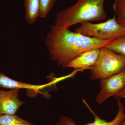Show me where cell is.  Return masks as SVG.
<instances>
[{
	"label": "cell",
	"instance_id": "5",
	"mask_svg": "<svg viewBox=\"0 0 125 125\" xmlns=\"http://www.w3.org/2000/svg\"><path fill=\"white\" fill-rule=\"evenodd\" d=\"M101 90L96 100L99 104L122 91L125 88V67L117 73L100 80Z\"/></svg>",
	"mask_w": 125,
	"mask_h": 125
},
{
	"label": "cell",
	"instance_id": "7",
	"mask_svg": "<svg viewBox=\"0 0 125 125\" xmlns=\"http://www.w3.org/2000/svg\"><path fill=\"white\" fill-rule=\"evenodd\" d=\"M20 89L0 90V115H14L24 102L19 98Z\"/></svg>",
	"mask_w": 125,
	"mask_h": 125
},
{
	"label": "cell",
	"instance_id": "18",
	"mask_svg": "<svg viewBox=\"0 0 125 125\" xmlns=\"http://www.w3.org/2000/svg\"><path fill=\"white\" fill-rule=\"evenodd\" d=\"M120 125H125V118L124 121H123V122Z\"/></svg>",
	"mask_w": 125,
	"mask_h": 125
},
{
	"label": "cell",
	"instance_id": "6",
	"mask_svg": "<svg viewBox=\"0 0 125 125\" xmlns=\"http://www.w3.org/2000/svg\"><path fill=\"white\" fill-rule=\"evenodd\" d=\"M82 101L94 117V122L87 123L85 125H120L125 119V107L120 100L117 101L118 111L116 115L112 120L109 122L98 116L84 99ZM59 121L64 125H78L72 118L68 117L61 116L59 118Z\"/></svg>",
	"mask_w": 125,
	"mask_h": 125
},
{
	"label": "cell",
	"instance_id": "10",
	"mask_svg": "<svg viewBox=\"0 0 125 125\" xmlns=\"http://www.w3.org/2000/svg\"><path fill=\"white\" fill-rule=\"evenodd\" d=\"M24 6L27 22L33 24L39 18L40 0H24Z\"/></svg>",
	"mask_w": 125,
	"mask_h": 125
},
{
	"label": "cell",
	"instance_id": "13",
	"mask_svg": "<svg viewBox=\"0 0 125 125\" xmlns=\"http://www.w3.org/2000/svg\"><path fill=\"white\" fill-rule=\"evenodd\" d=\"M113 8L117 16L116 20L118 23H125V0H116Z\"/></svg>",
	"mask_w": 125,
	"mask_h": 125
},
{
	"label": "cell",
	"instance_id": "3",
	"mask_svg": "<svg viewBox=\"0 0 125 125\" xmlns=\"http://www.w3.org/2000/svg\"><path fill=\"white\" fill-rule=\"evenodd\" d=\"M125 67V56L104 47L101 48L96 62L90 69V79H103L120 72Z\"/></svg>",
	"mask_w": 125,
	"mask_h": 125
},
{
	"label": "cell",
	"instance_id": "11",
	"mask_svg": "<svg viewBox=\"0 0 125 125\" xmlns=\"http://www.w3.org/2000/svg\"><path fill=\"white\" fill-rule=\"evenodd\" d=\"M0 125H36L17 115L5 114L0 115Z\"/></svg>",
	"mask_w": 125,
	"mask_h": 125
},
{
	"label": "cell",
	"instance_id": "15",
	"mask_svg": "<svg viewBox=\"0 0 125 125\" xmlns=\"http://www.w3.org/2000/svg\"><path fill=\"white\" fill-rule=\"evenodd\" d=\"M114 97L117 101L120 100V99H125V88L122 91H121L116 95H115Z\"/></svg>",
	"mask_w": 125,
	"mask_h": 125
},
{
	"label": "cell",
	"instance_id": "12",
	"mask_svg": "<svg viewBox=\"0 0 125 125\" xmlns=\"http://www.w3.org/2000/svg\"><path fill=\"white\" fill-rule=\"evenodd\" d=\"M106 47L125 56V36L113 39Z\"/></svg>",
	"mask_w": 125,
	"mask_h": 125
},
{
	"label": "cell",
	"instance_id": "17",
	"mask_svg": "<svg viewBox=\"0 0 125 125\" xmlns=\"http://www.w3.org/2000/svg\"><path fill=\"white\" fill-rule=\"evenodd\" d=\"M55 125H64L62 123H61L60 121H58L57 123H56Z\"/></svg>",
	"mask_w": 125,
	"mask_h": 125
},
{
	"label": "cell",
	"instance_id": "8",
	"mask_svg": "<svg viewBox=\"0 0 125 125\" xmlns=\"http://www.w3.org/2000/svg\"><path fill=\"white\" fill-rule=\"evenodd\" d=\"M101 48H92L83 52L72 60L66 68H73L75 70L90 69L96 62Z\"/></svg>",
	"mask_w": 125,
	"mask_h": 125
},
{
	"label": "cell",
	"instance_id": "9",
	"mask_svg": "<svg viewBox=\"0 0 125 125\" xmlns=\"http://www.w3.org/2000/svg\"><path fill=\"white\" fill-rule=\"evenodd\" d=\"M59 79L53 80L52 82L46 84L37 85L15 80L8 77L2 72H0V88L10 89H25L33 90L35 93H37L39 92L41 90L48 87L52 84L60 81L61 79Z\"/></svg>",
	"mask_w": 125,
	"mask_h": 125
},
{
	"label": "cell",
	"instance_id": "2",
	"mask_svg": "<svg viewBox=\"0 0 125 125\" xmlns=\"http://www.w3.org/2000/svg\"><path fill=\"white\" fill-rule=\"evenodd\" d=\"M105 0H77L71 6L58 11L51 27L62 30L79 23L104 20L107 18L104 9Z\"/></svg>",
	"mask_w": 125,
	"mask_h": 125
},
{
	"label": "cell",
	"instance_id": "14",
	"mask_svg": "<svg viewBox=\"0 0 125 125\" xmlns=\"http://www.w3.org/2000/svg\"><path fill=\"white\" fill-rule=\"evenodd\" d=\"M57 0H40L39 18H45Z\"/></svg>",
	"mask_w": 125,
	"mask_h": 125
},
{
	"label": "cell",
	"instance_id": "4",
	"mask_svg": "<svg viewBox=\"0 0 125 125\" xmlns=\"http://www.w3.org/2000/svg\"><path fill=\"white\" fill-rule=\"evenodd\" d=\"M80 24L75 32L87 37L109 40L125 36L115 15L113 18L102 23L96 24L87 22Z\"/></svg>",
	"mask_w": 125,
	"mask_h": 125
},
{
	"label": "cell",
	"instance_id": "1",
	"mask_svg": "<svg viewBox=\"0 0 125 125\" xmlns=\"http://www.w3.org/2000/svg\"><path fill=\"white\" fill-rule=\"evenodd\" d=\"M112 40H101L72 32L69 29L59 30L51 27V31L46 37L45 44L52 60L58 66L65 68L83 52L92 48L106 47Z\"/></svg>",
	"mask_w": 125,
	"mask_h": 125
},
{
	"label": "cell",
	"instance_id": "16",
	"mask_svg": "<svg viewBox=\"0 0 125 125\" xmlns=\"http://www.w3.org/2000/svg\"><path fill=\"white\" fill-rule=\"evenodd\" d=\"M119 24H120L121 28L123 30L125 35V22Z\"/></svg>",
	"mask_w": 125,
	"mask_h": 125
}]
</instances>
